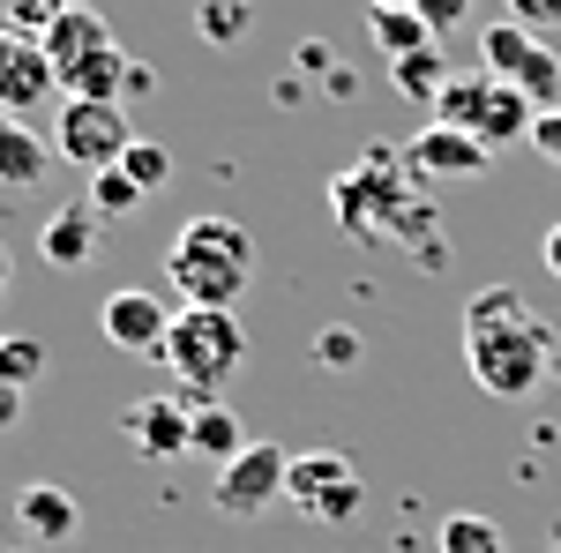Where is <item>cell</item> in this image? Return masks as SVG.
<instances>
[{
	"label": "cell",
	"mask_w": 561,
	"mask_h": 553,
	"mask_svg": "<svg viewBox=\"0 0 561 553\" xmlns=\"http://www.w3.org/2000/svg\"><path fill=\"white\" fill-rule=\"evenodd\" d=\"M547 359H554V330L517 285H479L465 299V367L486 396H531L547 382Z\"/></svg>",
	"instance_id": "1"
},
{
	"label": "cell",
	"mask_w": 561,
	"mask_h": 553,
	"mask_svg": "<svg viewBox=\"0 0 561 553\" xmlns=\"http://www.w3.org/2000/svg\"><path fill=\"white\" fill-rule=\"evenodd\" d=\"M330 210L352 240H412L420 269H442V240H427V203H420V172L397 150H367L352 172L330 180Z\"/></svg>",
	"instance_id": "2"
},
{
	"label": "cell",
	"mask_w": 561,
	"mask_h": 553,
	"mask_svg": "<svg viewBox=\"0 0 561 553\" xmlns=\"http://www.w3.org/2000/svg\"><path fill=\"white\" fill-rule=\"evenodd\" d=\"M165 277L187 307H240L255 285V232L232 217H187L165 247Z\"/></svg>",
	"instance_id": "3"
},
{
	"label": "cell",
	"mask_w": 561,
	"mask_h": 553,
	"mask_svg": "<svg viewBox=\"0 0 561 553\" xmlns=\"http://www.w3.org/2000/svg\"><path fill=\"white\" fill-rule=\"evenodd\" d=\"M158 359H165V375L180 382V396L203 412V404H217V389L240 375V359H248V322H240L232 307H180Z\"/></svg>",
	"instance_id": "4"
},
{
	"label": "cell",
	"mask_w": 561,
	"mask_h": 553,
	"mask_svg": "<svg viewBox=\"0 0 561 553\" xmlns=\"http://www.w3.org/2000/svg\"><path fill=\"white\" fill-rule=\"evenodd\" d=\"M434 120H442V128L479 135L486 150H502V142H531V120H539V105H531L517 83H494L486 68H472V76H449L442 105H434Z\"/></svg>",
	"instance_id": "5"
},
{
	"label": "cell",
	"mask_w": 561,
	"mask_h": 553,
	"mask_svg": "<svg viewBox=\"0 0 561 553\" xmlns=\"http://www.w3.org/2000/svg\"><path fill=\"white\" fill-rule=\"evenodd\" d=\"M479 68H486L494 83H517L539 113L561 105V53L547 38H531L524 23H486V31H479Z\"/></svg>",
	"instance_id": "6"
},
{
	"label": "cell",
	"mask_w": 561,
	"mask_h": 553,
	"mask_svg": "<svg viewBox=\"0 0 561 553\" xmlns=\"http://www.w3.org/2000/svg\"><path fill=\"white\" fill-rule=\"evenodd\" d=\"M285 502H293L307 523H352L359 502H367V486H359V471H352L345 449H307V457H293V471H285Z\"/></svg>",
	"instance_id": "7"
},
{
	"label": "cell",
	"mask_w": 561,
	"mask_h": 553,
	"mask_svg": "<svg viewBox=\"0 0 561 553\" xmlns=\"http://www.w3.org/2000/svg\"><path fill=\"white\" fill-rule=\"evenodd\" d=\"M128 113L121 105H83V97H68L60 105V120H53V158H68V165L83 172H113L121 158H128Z\"/></svg>",
	"instance_id": "8"
},
{
	"label": "cell",
	"mask_w": 561,
	"mask_h": 553,
	"mask_svg": "<svg viewBox=\"0 0 561 553\" xmlns=\"http://www.w3.org/2000/svg\"><path fill=\"white\" fill-rule=\"evenodd\" d=\"M285 471H293V457H285L277 441H248L232 464H217L210 502L225 516H262L270 502H285Z\"/></svg>",
	"instance_id": "9"
},
{
	"label": "cell",
	"mask_w": 561,
	"mask_h": 553,
	"mask_svg": "<svg viewBox=\"0 0 561 553\" xmlns=\"http://www.w3.org/2000/svg\"><path fill=\"white\" fill-rule=\"evenodd\" d=\"M53 60H45V45L38 38H15L8 23H0V113L8 120H31L45 97H53Z\"/></svg>",
	"instance_id": "10"
},
{
	"label": "cell",
	"mask_w": 561,
	"mask_h": 553,
	"mask_svg": "<svg viewBox=\"0 0 561 553\" xmlns=\"http://www.w3.org/2000/svg\"><path fill=\"white\" fill-rule=\"evenodd\" d=\"M404 165L420 172V180H472V172L494 165V150H486L479 135H465V128H442V120H427V128L412 135Z\"/></svg>",
	"instance_id": "11"
},
{
	"label": "cell",
	"mask_w": 561,
	"mask_h": 553,
	"mask_svg": "<svg viewBox=\"0 0 561 553\" xmlns=\"http://www.w3.org/2000/svg\"><path fill=\"white\" fill-rule=\"evenodd\" d=\"M98 322H105V344H121V352H150V359L165 352V330H173V314H165L150 292H135V285L105 299Z\"/></svg>",
	"instance_id": "12"
},
{
	"label": "cell",
	"mask_w": 561,
	"mask_h": 553,
	"mask_svg": "<svg viewBox=\"0 0 561 553\" xmlns=\"http://www.w3.org/2000/svg\"><path fill=\"white\" fill-rule=\"evenodd\" d=\"M38 45H45V60H53V76L68 83V76L83 68L90 53H105V45H113V23H105V8H90V0H68V15H60V23H53Z\"/></svg>",
	"instance_id": "13"
},
{
	"label": "cell",
	"mask_w": 561,
	"mask_h": 553,
	"mask_svg": "<svg viewBox=\"0 0 561 553\" xmlns=\"http://www.w3.org/2000/svg\"><path fill=\"white\" fill-rule=\"evenodd\" d=\"M128 434L142 457H187L195 449V404L187 396H142L128 412Z\"/></svg>",
	"instance_id": "14"
},
{
	"label": "cell",
	"mask_w": 561,
	"mask_h": 553,
	"mask_svg": "<svg viewBox=\"0 0 561 553\" xmlns=\"http://www.w3.org/2000/svg\"><path fill=\"white\" fill-rule=\"evenodd\" d=\"M15 523L38 539V546H60V539H76L83 531V509H76V494H60V486H23L15 494Z\"/></svg>",
	"instance_id": "15"
},
{
	"label": "cell",
	"mask_w": 561,
	"mask_h": 553,
	"mask_svg": "<svg viewBox=\"0 0 561 553\" xmlns=\"http://www.w3.org/2000/svg\"><path fill=\"white\" fill-rule=\"evenodd\" d=\"M38 255L53 262V269H83V262L98 255V217H90V210H60V217H45Z\"/></svg>",
	"instance_id": "16"
},
{
	"label": "cell",
	"mask_w": 561,
	"mask_h": 553,
	"mask_svg": "<svg viewBox=\"0 0 561 553\" xmlns=\"http://www.w3.org/2000/svg\"><path fill=\"white\" fill-rule=\"evenodd\" d=\"M45 165H53V142H38L31 120H8V113H0V180H8V187H38Z\"/></svg>",
	"instance_id": "17"
},
{
	"label": "cell",
	"mask_w": 561,
	"mask_h": 553,
	"mask_svg": "<svg viewBox=\"0 0 561 553\" xmlns=\"http://www.w3.org/2000/svg\"><path fill=\"white\" fill-rule=\"evenodd\" d=\"M128 76H135V60L121 45H105V53H90L83 68L68 76V97H83V105H121V97H128Z\"/></svg>",
	"instance_id": "18"
},
{
	"label": "cell",
	"mask_w": 561,
	"mask_h": 553,
	"mask_svg": "<svg viewBox=\"0 0 561 553\" xmlns=\"http://www.w3.org/2000/svg\"><path fill=\"white\" fill-rule=\"evenodd\" d=\"M367 31H375V45H382L389 60H412V53L434 45V31L412 15V8H367Z\"/></svg>",
	"instance_id": "19"
},
{
	"label": "cell",
	"mask_w": 561,
	"mask_h": 553,
	"mask_svg": "<svg viewBox=\"0 0 561 553\" xmlns=\"http://www.w3.org/2000/svg\"><path fill=\"white\" fill-rule=\"evenodd\" d=\"M397 68V97H412V105H442V90H449V60H442V45H427V53H412V60H389Z\"/></svg>",
	"instance_id": "20"
},
{
	"label": "cell",
	"mask_w": 561,
	"mask_h": 553,
	"mask_svg": "<svg viewBox=\"0 0 561 553\" xmlns=\"http://www.w3.org/2000/svg\"><path fill=\"white\" fill-rule=\"evenodd\" d=\"M240 449H248L240 419H232L225 404H203V412H195V457H217V464H232Z\"/></svg>",
	"instance_id": "21"
},
{
	"label": "cell",
	"mask_w": 561,
	"mask_h": 553,
	"mask_svg": "<svg viewBox=\"0 0 561 553\" xmlns=\"http://www.w3.org/2000/svg\"><path fill=\"white\" fill-rule=\"evenodd\" d=\"M442 553H510V539H502V523L457 509V516H442Z\"/></svg>",
	"instance_id": "22"
},
{
	"label": "cell",
	"mask_w": 561,
	"mask_h": 553,
	"mask_svg": "<svg viewBox=\"0 0 561 553\" xmlns=\"http://www.w3.org/2000/svg\"><path fill=\"white\" fill-rule=\"evenodd\" d=\"M135 210H142V187H135L121 165H113V172H90V217H98V224L135 217Z\"/></svg>",
	"instance_id": "23"
},
{
	"label": "cell",
	"mask_w": 561,
	"mask_h": 553,
	"mask_svg": "<svg viewBox=\"0 0 561 553\" xmlns=\"http://www.w3.org/2000/svg\"><path fill=\"white\" fill-rule=\"evenodd\" d=\"M121 172H128L142 195H150V187H165V180H173V142H158V135H135L128 158H121Z\"/></svg>",
	"instance_id": "24"
},
{
	"label": "cell",
	"mask_w": 561,
	"mask_h": 553,
	"mask_svg": "<svg viewBox=\"0 0 561 553\" xmlns=\"http://www.w3.org/2000/svg\"><path fill=\"white\" fill-rule=\"evenodd\" d=\"M195 23H203V38H210V45H232V38H248L255 8H248V0H203Z\"/></svg>",
	"instance_id": "25"
},
{
	"label": "cell",
	"mask_w": 561,
	"mask_h": 553,
	"mask_svg": "<svg viewBox=\"0 0 561 553\" xmlns=\"http://www.w3.org/2000/svg\"><path fill=\"white\" fill-rule=\"evenodd\" d=\"M45 375V344L38 337H0V382H38Z\"/></svg>",
	"instance_id": "26"
},
{
	"label": "cell",
	"mask_w": 561,
	"mask_h": 553,
	"mask_svg": "<svg viewBox=\"0 0 561 553\" xmlns=\"http://www.w3.org/2000/svg\"><path fill=\"white\" fill-rule=\"evenodd\" d=\"M60 15H68V0H15V8H8L0 23H8L15 38H45V31H53Z\"/></svg>",
	"instance_id": "27"
},
{
	"label": "cell",
	"mask_w": 561,
	"mask_h": 553,
	"mask_svg": "<svg viewBox=\"0 0 561 553\" xmlns=\"http://www.w3.org/2000/svg\"><path fill=\"white\" fill-rule=\"evenodd\" d=\"M314 359L345 375V367H359V359H367V344H359V330H345V322H337V330H322V337H314Z\"/></svg>",
	"instance_id": "28"
},
{
	"label": "cell",
	"mask_w": 561,
	"mask_h": 553,
	"mask_svg": "<svg viewBox=\"0 0 561 553\" xmlns=\"http://www.w3.org/2000/svg\"><path fill=\"white\" fill-rule=\"evenodd\" d=\"M412 15H420V23H427L434 38H442V31H457V23H472V0H412Z\"/></svg>",
	"instance_id": "29"
},
{
	"label": "cell",
	"mask_w": 561,
	"mask_h": 553,
	"mask_svg": "<svg viewBox=\"0 0 561 553\" xmlns=\"http://www.w3.org/2000/svg\"><path fill=\"white\" fill-rule=\"evenodd\" d=\"M510 15L539 38V31H554V23H561V0H510Z\"/></svg>",
	"instance_id": "30"
},
{
	"label": "cell",
	"mask_w": 561,
	"mask_h": 553,
	"mask_svg": "<svg viewBox=\"0 0 561 553\" xmlns=\"http://www.w3.org/2000/svg\"><path fill=\"white\" fill-rule=\"evenodd\" d=\"M531 150H539L547 165H561V105H554V113H539V120H531Z\"/></svg>",
	"instance_id": "31"
},
{
	"label": "cell",
	"mask_w": 561,
	"mask_h": 553,
	"mask_svg": "<svg viewBox=\"0 0 561 553\" xmlns=\"http://www.w3.org/2000/svg\"><path fill=\"white\" fill-rule=\"evenodd\" d=\"M15 419H23V389L0 382V434H15Z\"/></svg>",
	"instance_id": "32"
},
{
	"label": "cell",
	"mask_w": 561,
	"mask_h": 553,
	"mask_svg": "<svg viewBox=\"0 0 561 553\" xmlns=\"http://www.w3.org/2000/svg\"><path fill=\"white\" fill-rule=\"evenodd\" d=\"M539 255H547V269L561 277V224H547V240H539Z\"/></svg>",
	"instance_id": "33"
},
{
	"label": "cell",
	"mask_w": 561,
	"mask_h": 553,
	"mask_svg": "<svg viewBox=\"0 0 561 553\" xmlns=\"http://www.w3.org/2000/svg\"><path fill=\"white\" fill-rule=\"evenodd\" d=\"M367 8H412V0H367Z\"/></svg>",
	"instance_id": "34"
},
{
	"label": "cell",
	"mask_w": 561,
	"mask_h": 553,
	"mask_svg": "<svg viewBox=\"0 0 561 553\" xmlns=\"http://www.w3.org/2000/svg\"><path fill=\"white\" fill-rule=\"evenodd\" d=\"M0 292H8V247H0Z\"/></svg>",
	"instance_id": "35"
},
{
	"label": "cell",
	"mask_w": 561,
	"mask_h": 553,
	"mask_svg": "<svg viewBox=\"0 0 561 553\" xmlns=\"http://www.w3.org/2000/svg\"><path fill=\"white\" fill-rule=\"evenodd\" d=\"M547 553H561V531H554V546H547Z\"/></svg>",
	"instance_id": "36"
},
{
	"label": "cell",
	"mask_w": 561,
	"mask_h": 553,
	"mask_svg": "<svg viewBox=\"0 0 561 553\" xmlns=\"http://www.w3.org/2000/svg\"><path fill=\"white\" fill-rule=\"evenodd\" d=\"M0 553H8V546H0Z\"/></svg>",
	"instance_id": "37"
}]
</instances>
